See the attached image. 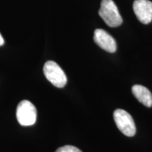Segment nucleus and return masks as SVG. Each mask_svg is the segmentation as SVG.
<instances>
[{
	"label": "nucleus",
	"mask_w": 152,
	"mask_h": 152,
	"mask_svg": "<svg viewBox=\"0 0 152 152\" xmlns=\"http://www.w3.org/2000/svg\"><path fill=\"white\" fill-rule=\"evenodd\" d=\"M99 14L109 27H118L123 23L122 17L113 0H102Z\"/></svg>",
	"instance_id": "1"
},
{
	"label": "nucleus",
	"mask_w": 152,
	"mask_h": 152,
	"mask_svg": "<svg viewBox=\"0 0 152 152\" xmlns=\"http://www.w3.org/2000/svg\"><path fill=\"white\" fill-rule=\"evenodd\" d=\"M43 71L46 78L55 87L62 88L67 83V77L64 71L53 61L45 63Z\"/></svg>",
	"instance_id": "2"
},
{
	"label": "nucleus",
	"mask_w": 152,
	"mask_h": 152,
	"mask_svg": "<svg viewBox=\"0 0 152 152\" xmlns=\"http://www.w3.org/2000/svg\"><path fill=\"white\" fill-rule=\"evenodd\" d=\"M16 118L23 126H30L35 124L37 119L35 106L28 100L20 102L17 106Z\"/></svg>",
	"instance_id": "3"
},
{
	"label": "nucleus",
	"mask_w": 152,
	"mask_h": 152,
	"mask_svg": "<svg viewBox=\"0 0 152 152\" xmlns=\"http://www.w3.org/2000/svg\"><path fill=\"white\" fill-rule=\"evenodd\" d=\"M113 118L117 128L128 137H133L136 134V127L134 120L130 113L125 110L116 109L113 113Z\"/></svg>",
	"instance_id": "4"
},
{
	"label": "nucleus",
	"mask_w": 152,
	"mask_h": 152,
	"mask_svg": "<svg viewBox=\"0 0 152 152\" xmlns=\"http://www.w3.org/2000/svg\"><path fill=\"white\" fill-rule=\"evenodd\" d=\"M133 10L137 18L143 24L152 21V2L149 0H135L133 3Z\"/></svg>",
	"instance_id": "5"
},
{
	"label": "nucleus",
	"mask_w": 152,
	"mask_h": 152,
	"mask_svg": "<svg viewBox=\"0 0 152 152\" xmlns=\"http://www.w3.org/2000/svg\"><path fill=\"white\" fill-rule=\"evenodd\" d=\"M94 41L99 47L110 53L116 51L117 44L114 38L103 29L94 30Z\"/></svg>",
	"instance_id": "6"
},
{
	"label": "nucleus",
	"mask_w": 152,
	"mask_h": 152,
	"mask_svg": "<svg viewBox=\"0 0 152 152\" xmlns=\"http://www.w3.org/2000/svg\"><path fill=\"white\" fill-rule=\"evenodd\" d=\"M132 92L139 102L147 107L152 106V94L147 87L135 85L132 87Z\"/></svg>",
	"instance_id": "7"
},
{
	"label": "nucleus",
	"mask_w": 152,
	"mask_h": 152,
	"mask_svg": "<svg viewBox=\"0 0 152 152\" xmlns=\"http://www.w3.org/2000/svg\"><path fill=\"white\" fill-rule=\"evenodd\" d=\"M56 152H82V151H80L78 148L73 147V146L66 145L58 148Z\"/></svg>",
	"instance_id": "8"
},
{
	"label": "nucleus",
	"mask_w": 152,
	"mask_h": 152,
	"mask_svg": "<svg viewBox=\"0 0 152 152\" xmlns=\"http://www.w3.org/2000/svg\"><path fill=\"white\" fill-rule=\"evenodd\" d=\"M4 43V38L2 36H1V34H0V46H2Z\"/></svg>",
	"instance_id": "9"
}]
</instances>
